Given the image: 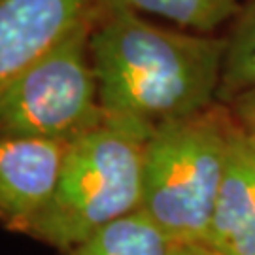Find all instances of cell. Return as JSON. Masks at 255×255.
I'll list each match as a JSON object with an SVG mask.
<instances>
[{
	"mask_svg": "<svg viewBox=\"0 0 255 255\" xmlns=\"http://www.w3.org/2000/svg\"><path fill=\"white\" fill-rule=\"evenodd\" d=\"M223 57V32L159 25L118 0H110L91 32L104 116L146 136L218 102Z\"/></svg>",
	"mask_w": 255,
	"mask_h": 255,
	"instance_id": "cell-1",
	"label": "cell"
},
{
	"mask_svg": "<svg viewBox=\"0 0 255 255\" xmlns=\"http://www.w3.org/2000/svg\"><path fill=\"white\" fill-rule=\"evenodd\" d=\"M235 125L218 101L159 125L146 140L138 210L174 244H206Z\"/></svg>",
	"mask_w": 255,
	"mask_h": 255,
	"instance_id": "cell-2",
	"label": "cell"
},
{
	"mask_svg": "<svg viewBox=\"0 0 255 255\" xmlns=\"http://www.w3.org/2000/svg\"><path fill=\"white\" fill-rule=\"evenodd\" d=\"M147 138L104 119L68 142L53 195L27 237L66 252L112 221L136 212Z\"/></svg>",
	"mask_w": 255,
	"mask_h": 255,
	"instance_id": "cell-3",
	"label": "cell"
},
{
	"mask_svg": "<svg viewBox=\"0 0 255 255\" xmlns=\"http://www.w3.org/2000/svg\"><path fill=\"white\" fill-rule=\"evenodd\" d=\"M97 19L70 30L0 91V136L68 144L106 119L91 59Z\"/></svg>",
	"mask_w": 255,
	"mask_h": 255,
	"instance_id": "cell-4",
	"label": "cell"
},
{
	"mask_svg": "<svg viewBox=\"0 0 255 255\" xmlns=\"http://www.w3.org/2000/svg\"><path fill=\"white\" fill-rule=\"evenodd\" d=\"M110 0H0V91Z\"/></svg>",
	"mask_w": 255,
	"mask_h": 255,
	"instance_id": "cell-5",
	"label": "cell"
},
{
	"mask_svg": "<svg viewBox=\"0 0 255 255\" xmlns=\"http://www.w3.org/2000/svg\"><path fill=\"white\" fill-rule=\"evenodd\" d=\"M66 142L0 136V225L27 235L57 185Z\"/></svg>",
	"mask_w": 255,
	"mask_h": 255,
	"instance_id": "cell-6",
	"label": "cell"
},
{
	"mask_svg": "<svg viewBox=\"0 0 255 255\" xmlns=\"http://www.w3.org/2000/svg\"><path fill=\"white\" fill-rule=\"evenodd\" d=\"M206 246L218 255H255V138L238 121Z\"/></svg>",
	"mask_w": 255,
	"mask_h": 255,
	"instance_id": "cell-7",
	"label": "cell"
},
{
	"mask_svg": "<svg viewBox=\"0 0 255 255\" xmlns=\"http://www.w3.org/2000/svg\"><path fill=\"white\" fill-rule=\"evenodd\" d=\"M174 242L140 210L116 219L63 255H172Z\"/></svg>",
	"mask_w": 255,
	"mask_h": 255,
	"instance_id": "cell-8",
	"label": "cell"
},
{
	"mask_svg": "<svg viewBox=\"0 0 255 255\" xmlns=\"http://www.w3.org/2000/svg\"><path fill=\"white\" fill-rule=\"evenodd\" d=\"M142 15L164 19L178 28L221 34L233 23L244 0H118Z\"/></svg>",
	"mask_w": 255,
	"mask_h": 255,
	"instance_id": "cell-9",
	"label": "cell"
},
{
	"mask_svg": "<svg viewBox=\"0 0 255 255\" xmlns=\"http://www.w3.org/2000/svg\"><path fill=\"white\" fill-rule=\"evenodd\" d=\"M225 57L219 102L255 89V0H244L233 23L223 32Z\"/></svg>",
	"mask_w": 255,
	"mask_h": 255,
	"instance_id": "cell-10",
	"label": "cell"
},
{
	"mask_svg": "<svg viewBox=\"0 0 255 255\" xmlns=\"http://www.w3.org/2000/svg\"><path fill=\"white\" fill-rule=\"evenodd\" d=\"M223 104H227L235 119L255 138V89L240 93Z\"/></svg>",
	"mask_w": 255,
	"mask_h": 255,
	"instance_id": "cell-11",
	"label": "cell"
},
{
	"mask_svg": "<svg viewBox=\"0 0 255 255\" xmlns=\"http://www.w3.org/2000/svg\"><path fill=\"white\" fill-rule=\"evenodd\" d=\"M172 255H218L206 244H174Z\"/></svg>",
	"mask_w": 255,
	"mask_h": 255,
	"instance_id": "cell-12",
	"label": "cell"
}]
</instances>
